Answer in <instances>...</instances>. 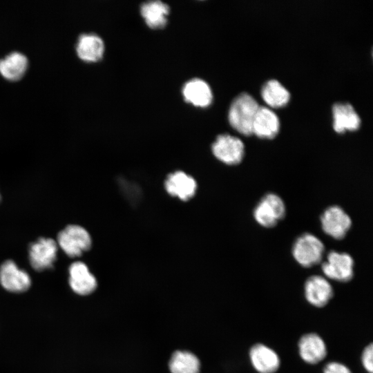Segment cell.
I'll list each match as a JSON object with an SVG mask.
<instances>
[{
	"instance_id": "cell-1",
	"label": "cell",
	"mask_w": 373,
	"mask_h": 373,
	"mask_svg": "<svg viewBox=\"0 0 373 373\" xmlns=\"http://www.w3.org/2000/svg\"><path fill=\"white\" fill-rule=\"evenodd\" d=\"M256 99L248 93H241L232 102L229 111L231 126L244 135L252 134V124L259 108Z\"/></svg>"
},
{
	"instance_id": "cell-2",
	"label": "cell",
	"mask_w": 373,
	"mask_h": 373,
	"mask_svg": "<svg viewBox=\"0 0 373 373\" xmlns=\"http://www.w3.org/2000/svg\"><path fill=\"white\" fill-rule=\"evenodd\" d=\"M324 252L323 242L310 233H305L298 236L291 249L294 260L305 268L319 264L323 260Z\"/></svg>"
},
{
	"instance_id": "cell-3",
	"label": "cell",
	"mask_w": 373,
	"mask_h": 373,
	"mask_svg": "<svg viewBox=\"0 0 373 373\" xmlns=\"http://www.w3.org/2000/svg\"><path fill=\"white\" fill-rule=\"evenodd\" d=\"M285 213L286 207L283 199L276 193H268L257 203L253 216L259 225L271 228L283 219Z\"/></svg>"
},
{
	"instance_id": "cell-4",
	"label": "cell",
	"mask_w": 373,
	"mask_h": 373,
	"mask_svg": "<svg viewBox=\"0 0 373 373\" xmlns=\"http://www.w3.org/2000/svg\"><path fill=\"white\" fill-rule=\"evenodd\" d=\"M57 243L67 256L75 258L90 249L92 240L84 227L69 224L57 234Z\"/></svg>"
},
{
	"instance_id": "cell-5",
	"label": "cell",
	"mask_w": 373,
	"mask_h": 373,
	"mask_svg": "<svg viewBox=\"0 0 373 373\" xmlns=\"http://www.w3.org/2000/svg\"><path fill=\"white\" fill-rule=\"evenodd\" d=\"M354 262L352 257L345 253L329 251L321 265L323 276L329 280L347 283L354 277Z\"/></svg>"
},
{
	"instance_id": "cell-6",
	"label": "cell",
	"mask_w": 373,
	"mask_h": 373,
	"mask_svg": "<svg viewBox=\"0 0 373 373\" xmlns=\"http://www.w3.org/2000/svg\"><path fill=\"white\" fill-rule=\"evenodd\" d=\"M300 358L306 364L317 365L327 356V345L324 338L316 332H307L300 336L297 342Z\"/></svg>"
},
{
	"instance_id": "cell-7",
	"label": "cell",
	"mask_w": 373,
	"mask_h": 373,
	"mask_svg": "<svg viewBox=\"0 0 373 373\" xmlns=\"http://www.w3.org/2000/svg\"><path fill=\"white\" fill-rule=\"evenodd\" d=\"M305 300L315 308H323L332 300L334 291L330 281L323 276L312 275L303 286Z\"/></svg>"
},
{
	"instance_id": "cell-8",
	"label": "cell",
	"mask_w": 373,
	"mask_h": 373,
	"mask_svg": "<svg viewBox=\"0 0 373 373\" xmlns=\"http://www.w3.org/2000/svg\"><path fill=\"white\" fill-rule=\"evenodd\" d=\"M321 228L325 233L334 239L345 237L352 227L350 216L337 205L327 207L321 216Z\"/></svg>"
},
{
	"instance_id": "cell-9",
	"label": "cell",
	"mask_w": 373,
	"mask_h": 373,
	"mask_svg": "<svg viewBox=\"0 0 373 373\" xmlns=\"http://www.w3.org/2000/svg\"><path fill=\"white\" fill-rule=\"evenodd\" d=\"M248 358L250 365L257 373H276L281 366L278 353L263 343L252 345L248 351Z\"/></svg>"
},
{
	"instance_id": "cell-10",
	"label": "cell",
	"mask_w": 373,
	"mask_h": 373,
	"mask_svg": "<svg viewBox=\"0 0 373 373\" xmlns=\"http://www.w3.org/2000/svg\"><path fill=\"white\" fill-rule=\"evenodd\" d=\"M57 244L52 238H39L28 248L29 260L32 268L39 271L52 269L57 260Z\"/></svg>"
},
{
	"instance_id": "cell-11",
	"label": "cell",
	"mask_w": 373,
	"mask_h": 373,
	"mask_svg": "<svg viewBox=\"0 0 373 373\" xmlns=\"http://www.w3.org/2000/svg\"><path fill=\"white\" fill-rule=\"evenodd\" d=\"M212 152L220 162L227 165L240 164L245 156L242 141L235 136L222 134L212 144Z\"/></svg>"
},
{
	"instance_id": "cell-12",
	"label": "cell",
	"mask_w": 373,
	"mask_h": 373,
	"mask_svg": "<svg viewBox=\"0 0 373 373\" xmlns=\"http://www.w3.org/2000/svg\"><path fill=\"white\" fill-rule=\"evenodd\" d=\"M0 283L9 291L20 293L30 287L31 280L28 274L19 269L13 260H7L0 267Z\"/></svg>"
},
{
	"instance_id": "cell-13",
	"label": "cell",
	"mask_w": 373,
	"mask_h": 373,
	"mask_svg": "<svg viewBox=\"0 0 373 373\" xmlns=\"http://www.w3.org/2000/svg\"><path fill=\"white\" fill-rule=\"evenodd\" d=\"M69 284L71 289L82 296L93 292L97 287V280L87 265L81 262H73L69 267Z\"/></svg>"
},
{
	"instance_id": "cell-14",
	"label": "cell",
	"mask_w": 373,
	"mask_h": 373,
	"mask_svg": "<svg viewBox=\"0 0 373 373\" xmlns=\"http://www.w3.org/2000/svg\"><path fill=\"white\" fill-rule=\"evenodd\" d=\"M280 122L270 108L259 106L252 124V134L262 139H272L278 134Z\"/></svg>"
},
{
	"instance_id": "cell-15",
	"label": "cell",
	"mask_w": 373,
	"mask_h": 373,
	"mask_svg": "<svg viewBox=\"0 0 373 373\" xmlns=\"http://www.w3.org/2000/svg\"><path fill=\"white\" fill-rule=\"evenodd\" d=\"M168 193L182 200L191 199L195 193L197 184L195 180L183 171L171 173L164 183Z\"/></svg>"
},
{
	"instance_id": "cell-16",
	"label": "cell",
	"mask_w": 373,
	"mask_h": 373,
	"mask_svg": "<svg viewBox=\"0 0 373 373\" xmlns=\"http://www.w3.org/2000/svg\"><path fill=\"white\" fill-rule=\"evenodd\" d=\"M332 115L334 129L338 133L354 131L360 127V117L350 104H335L332 108Z\"/></svg>"
},
{
	"instance_id": "cell-17",
	"label": "cell",
	"mask_w": 373,
	"mask_h": 373,
	"mask_svg": "<svg viewBox=\"0 0 373 373\" xmlns=\"http://www.w3.org/2000/svg\"><path fill=\"white\" fill-rule=\"evenodd\" d=\"M104 44L98 35L89 33L82 34L76 44V52L78 57L87 62H95L100 60L104 54Z\"/></svg>"
},
{
	"instance_id": "cell-18",
	"label": "cell",
	"mask_w": 373,
	"mask_h": 373,
	"mask_svg": "<svg viewBox=\"0 0 373 373\" xmlns=\"http://www.w3.org/2000/svg\"><path fill=\"white\" fill-rule=\"evenodd\" d=\"M28 67V58L19 52H12L0 59V73L5 79L11 82L21 79Z\"/></svg>"
},
{
	"instance_id": "cell-19",
	"label": "cell",
	"mask_w": 373,
	"mask_h": 373,
	"mask_svg": "<svg viewBox=\"0 0 373 373\" xmlns=\"http://www.w3.org/2000/svg\"><path fill=\"white\" fill-rule=\"evenodd\" d=\"M182 95L186 102L200 107L208 106L213 99L211 88L200 79L187 82L182 88Z\"/></svg>"
},
{
	"instance_id": "cell-20",
	"label": "cell",
	"mask_w": 373,
	"mask_h": 373,
	"mask_svg": "<svg viewBox=\"0 0 373 373\" xmlns=\"http://www.w3.org/2000/svg\"><path fill=\"white\" fill-rule=\"evenodd\" d=\"M140 12L149 27L159 29L166 24L169 7L160 1H149L141 6Z\"/></svg>"
},
{
	"instance_id": "cell-21",
	"label": "cell",
	"mask_w": 373,
	"mask_h": 373,
	"mask_svg": "<svg viewBox=\"0 0 373 373\" xmlns=\"http://www.w3.org/2000/svg\"><path fill=\"white\" fill-rule=\"evenodd\" d=\"M169 368L171 373H200V362L192 352L177 350L170 358Z\"/></svg>"
},
{
	"instance_id": "cell-22",
	"label": "cell",
	"mask_w": 373,
	"mask_h": 373,
	"mask_svg": "<svg viewBox=\"0 0 373 373\" xmlns=\"http://www.w3.org/2000/svg\"><path fill=\"white\" fill-rule=\"evenodd\" d=\"M261 96L271 108L285 106L289 101L290 93L278 81L271 79L262 86Z\"/></svg>"
},
{
	"instance_id": "cell-23",
	"label": "cell",
	"mask_w": 373,
	"mask_h": 373,
	"mask_svg": "<svg viewBox=\"0 0 373 373\" xmlns=\"http://www.w3.org/2000/svg\"><path fill=\"white\" fill-rule=\"evenodd\" d=\"M360 361L363 370L367 373H373V345L370 343L363 349Z\"/></svg>"
},
{
	"instance_id": "cell-24",
	"label": "cell",
	"mask_w": 373,
	"mask_h": 373,
	"mask_svg": "<svg viewBox=\"0 0 373 373\" xmlns=\"http://www.w3.org/2000/svg\"><path fill=\"white\" fill-rule=\"evenodd\" d=\"M322 373H353L345 363L338 361L327 362L322 370Z\"/></svg>"
},
{
	"instance_id": "cell-25",
	"label": "cell",
	"mask_w": 373,
	"mask_h": 373,
	"mask_svg": "<svg viewBox=\"0 0 373 373\" xmlns=\"http://www.w3.org/2000/svg\"><path fill=\"white\" fill-rule=\"evenodd\" d=\"M0 200H1V196H0Z\"/></svg>"
}]
</instances>
